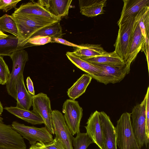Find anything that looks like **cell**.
Returning <instances> with one entry per match:
<instances>
[{
	"label": "cell",
	"mask_w": 149,
	"mask_h": 149,
	"mask_svg": "<svg viewBox=\"0 0 149 149\" xmlns=\"http://www.w3.org/2000/svg\"><path fill=\"white\" fill-rule=\"evenodd\" d=\"M18 31V46H26L29 39L40 29L58 22L45 17L28 14L12 13Z\"/></svg>",
	"instance_id": "obj_1"
},
{
	"label": "cell",
	"mask_w": 149,
	"mask_h": 149,
	"mask_svg": "<svg viewBox=\"0 0 149 149\" xmlns=\"http://www.w3.org/2000/svg\"><path fill=\"white\" fill-rule=\"evenodd\" d=\"M131 113H123L115 128L117 145L120 149H141L137 143L132 126Z\"/></svg>",
	"instance_id": "obj_2"
},
{
	"label": "cell",
	"mask_w": 149,
	"mask_h": 149,
	"mask_svg": "<svg viewBox=\"0 0 149 149\" xmlns=\"http://www.w3.org/2000/svg\"><path fill=\"white\" fill-rule=\"evenodd\" d=\"M92 64L101 70L100 73L93 76L92 78L105 85L120 82L130 70L131 65L125 63L116 65Z\"/></svg>",
	"instance_id": "obj_3"
},
{
	"label": "cell",
	"mask_w": 149,
	"mask_h": 149,
	"mask_svg": "<svg viewBox=\"0 0 149 149\" xmlns=\"http://www.w3.org/2000/svg\"><path fill=\"white\" fill-rule=\"evenodd\" d=\"M10 57L12 61L13 68L9 80L6 84V88L8 94L16 100L17 81L20 77L23 74L29 56L27 52L22 49L15 51Z\"/></svg>",
	"instance_id": "obj_4"
},
{
	"label": "cell",
	"mask_w": 149,
	"mask_h": 149,
	"mask_svg": "<svg viewBox=\"0 0 149 149\" xmlns=\"http://www.w3.org/2000/svg\"><path fill=\"white\" fill-rule=\"evenodd\" d=\"M11 126L23 138L27 140L31 145L37 142L47 144L54 139L52 134L45 127L38 128L29 126L16 121H13Z\"/></svg>",
	"instance_id": "obj_5"
},
{
	"label": "cell",
	"mask_w": 149,
	"mask_h": 149,
	"mask_svg": "<svg viewBox=\"0 0 149 149\" xmlns=\"http://www.w3.org/2000/svg\"><path fill=\"white\" fill-rule=\"evenodd\" d=\"M136 17L118 25L119 29L114 45L115 48L114 51L125 63L127 59L129 45L136 21Z\"/></svg>",
	"instance_id": "obj_6"
},
{
	"label": "cell",
	"mask_w": 149,
	"mask_h": 149,
	"mask_svg": "<svg viewBox=\"0 0 149 149\" xmlns=\"http://www.w3.org/2000/svg\"><path fill=\"white\" fill-rule=\"evenodd\" d=\"M146 97L139 104L132 109L131 117L132 126L135 139L139 147H143L146 141Z\"/></svg>",
	"instance_id": "obj_7"
},
{
	"label": "cell",
	"mask_w": 149,
	"mask_h": 149,
	"mask_svg": "<svg viewBox=\"0 0 149 149\" xmlns=\"http://www.w3.org/2000/svg\"><path fill=\"white\" fill-rule=\"evenodd\" d=\"M62 111L66 123L72 136L80 132L83 109L78 101L68 99L64 102Z\"/></svg>",
	"instance_id": "obj_8"
},
{
	"label": "cell",
	"mask_w": 149,
	"mask_h": 149,
	"mask_svg": "<svg viewBox=\"0 0 149 149\" xmlns=\"http://www.w3.org/2000/svg\"><path fill=\"white\" fill-rule=\"evenodd\" d=\"M52 120L55 138L60 141L65 149H73L72 145L73 137L61 112L56 110L52 111Z\"/></svg>",
	"instance_id": "obj_9"
},
{
	"label": "cell",
	"mask_w": 149,
	"mask_h": 149,
	"mask_svg": "<svg viewBox=\"0 0 149 149\" xmlns=\"http://www.w3.org/2000/svg\"><path fill=\"white\" fill-rule=\"evenodd\" d=\"M33 111L39 115L44 122L45 127L52 134H54L52 120L50 100L47 94L40 93L32 96Z\"/></svg>",
	"instance_id": "obj_10"
},
{
	"label": "cell",
	"mask_w": 149,
	"mask_h": 149,
	"mask_svg": "<svg viewBox=\"0 0 149 149\" xmlns=\"http://www.w3.org/2000/svg\"><path fill=\"white\" fill-rule=\"evenodd\" d=\"M0 148L26 149L24 138L11 125L0 122Z\"/></svg>",
	"instance_id": "obj_11"
},
{
	"label": "cell",
	"mask_w": 149,
	"mask_h": 149,
	"mask_svg": "<svg viewBox=\"0 0 149 149\" xmlns=\"http://www.w3.org/2000/svg\"><path fill=\"white\" fill-rule=\"evenodd\" d=\"M99 118L102 136L101 149H117L115 128L109 117L104 112L101 111Z\"/></svg>",
	"instance_id": "obj_12"
},
{
	"label": "cell",
	"mask_w": 149,
	"mask_h": 149,
	"mask_svg": "<svg viewBox=\"0 0 149 149\" xmlns=\"http://www.w3.org/2000/svg\"><path fill=\"white\" fill-rule=\"evenodd\" d=\"M99 112L96 111L90 115L85 126L86 133L95 143L101 149L102 145V136L99 120Z\"/></svg>",
	"instance_id": "obj_13"
},
{
	"label": "cell",
	"mask_w": 149,
	"mask_h": 149,
	"mask_svg": "<svg viewBox=\"0 0 149 149\" xmlns=\"http://www.w3.org/2000/svg\"><path fill=\"white\" fill-rule=\"evenodd\" d=\"M143 35L137 22L135 21L129 45L127 58L125 63L131 65L140 50L144 42Z\"/></svg>",
	"instance_id": "obj_14"
},
{
	"label": "cell",
	"mask_w": 149,
	"mask_h": 149,
	"mask_svg": "<svg viewBox=\"0 0 149 149\" xmlns=\"http://www.w3.org/2000/svg\"><path fill=\"white\" fill-rule=\"evenodd\" d=\"M120 17L117 22L121 23L135 17L143 7L149 5V0H124Z\"/></svg>",
	"instance_id": "obj_15"
},
{
	"label": "cell",
	"mask_w": 149,
	"mask_h": 149,
	"mask_svg": "<svg viewBox=\"0 0 149 149\" xmlns=\"http://www.w3.org/2000/svg\"><path fill=\"white\" fill-rule=\"evenodd\" d=\"M17 14H28L45 17L52 19L60 21L61 19L51 14L48 10L37 2L33 1L22 4L14 11Z\"/></svg>",
	"instance_id": "obj_16"
},
{
	"label": "cell",
	"mask_w": 149,
	"mask_h": 149,
	"mask_svg": "<svg viewBox=\"0 0 149 149\" xmlns=\"http://www.w3.org/2000/svg\"><path fill=\"white\" fill-rule=\"evenodd\" d=\"M106 1V0H79L80 12L82 15L88 17L103 14V8Z\"/></svg>",
	"instance_id": "obj_17"
},
{
	"label": "cell",
	"mask_w": 149,
	"mask_h": 149,
	"mask_svg": "<svg viewBox=\"0 0 149 149\" xmlns=\"http://www.w3.org/2000/svg\"><path fill=\"white\" fill-rule=\"evenodd\" d=\"M16 107L29 110L32 106V96L27 90L25 86L23 74L21 75L17 83Z\"/></svg>",
	"instance_id": "obj_18"
},
{
	"label": "cell",
	"mask_w": 149,
	"mask_h": 149,
	"mask_svg": "<svg viewBox=\"0 0 149 149\" xmlns=\"http://www.w3.org/2000/svg\"><path fill=\"white\" fill-rule=\"evenodd\" d=\"M4 109L17 117L31 124L40 125L44 123L41 117L33 110H26L13 106L6 107Z\"/></svg>",
	"instance_id": "obj_19"
},
{
	"label": "cell",
	"mask_w": 149,
	"mask_h": 149,
	"mask_svg": "<svg viewBox=\"0 0 149 149\" xmlns=\"http://www.w3.org/2000/svg\"><path fill=\"white\" fill-rule=\"evenodd\" d=\"M92 77L88 74H83L72 86L68 89L67 95L70 99L75 100L83 94L91 82Z\"/></svg>",
	"instance_id": "obj_20"
},
{
	"label": "cell",
	"mask_w": 149,
	"mask_h": 149,
	"mask_svg": "<svg viewBox=\"0 0 149 149\" xmlns=\"http://www.w3.org/2000/svg\"><path fill=\"white\" fill-rule=\"evenodd\" d=\"M66 55L72 63L91 77L98 74L101 72V70L99 68L81 58L73 52H68Z\"/></svg>",
	"instance_id": "obj_21"
},
{
	"label": "cell",
	"mask_w": 149,
	"mask_h": 149,
	"mask_svg": "<svg viewBox=\"0 0 149 149\" xmlns=\"http://www.w3.org/2000/svg\"><path fill=\"white\" fill-rule=\"evenodd\" d=\"M72 0H49L47 9L52 15L61 19L68 15Z\"/></svg>",
	"instance_id": "obj_22"
},
{
	"label": "cell",
	"mask_w": 149,
	"mask_h": 149,
	"mask_svg": "<svg viewBox=\"0 0 149 149\" xmlns=\"http://www.w3.org/2000/svg\"><path fill=\"white\" fill-rule=\"evenodd\" d=\"M91 63L105 65H116L125 63L123 60L114 51L106 52L104 54L83 59Z\"/></svg>",
	"instance_id": "obj_23"
},
{
	"label": "cell",
	"mask_w": 149,
	"mask_h": 149,
	"mask_svg": "<svg viewBox=\"0 0 149 149\" xmlns=\"http://www.w3.org/2000/svg\"><path fill=\"white\" fill-rule=\"evenodd\" d=\"M81 45V47L77 48L73 52L82 59L102 55L107 52L100 45L86 44Z\"/></svg>",
	"instance_id": "obj_24"
},
{
	"label": "cell",
	"mask_w": 149,
	"mask_h": 149,
	"mask_svg": "<svg viewBox=\"0 0 149 149\" xmlns=\"http://www.w3.org/2000/svg\"><path fill=\"white\" fill-rule=\"evenodd\" d=\"M26 46H18L17 37L12 35H8L5 38L0 39V56H10L15 51L23 49Z\"/></svg>",
	"instance_id": "obj_25"
},
{
	"label": "cell",
	"mask_w": 149,
	"mask_h": 149,
	"mask_svg": "<svg viewBox=\"0 0 149 149\" xmlns=\"http://www.w3.org/2000/svg\"><path fill=\"white\" fill-rule=\"evenodd\" d=\"M136 21L138 24L144 38L149 37V5L143 7L138 12L136 17Z\"/></svg>",
	"instance_id": "obj_26"
},
{
	"label": "cell",
	"mask_w": 149,
	"mask_h": 149,
	"mask_svg": "<svg viewBox=\"0 0 149 149\" xmlns=\"http://www.w3.org/2000/svg\"><path fill=\"white\" fill-rule=\"evenodd\" d=\"M62 35V28L60 24V21H59L54 24L40 29L33 34L31 37L41 36H49L52 38H61Z\"/></svg>",
	"instance_id": "obj_27"
},
{
	"label": "cell",
	"mask_w": 149,
	"mask_h": 149,
	"mask_svg": "<svg viewBox=\"0 0 149 149\" xmlns=\"http://www.w3.org/2000/svg\"><path fill=\"white\" fill-rule=\"evenodd\" d=\"M0 31L10 33L17 38L16 25L11 15L5 14L0 17Z\"/></svg>",
	"instance_id": "obj_28"
},
{
	"label": "cell",
	"mask_w": 149,
	"mask_h": 149,
	"mask_svg": "<svg viewBox=\"0 0 149 149\" xmlns=\"http://www.w3.org/2000/svg\"><path fill=\"white\" fill-rule=\"evenodd\" d=\"M76 136L73 138L72 145L74 149H86L93 141L86 133H77Z\"/></svg>",
	"instance_id": "obj_29"
},
{
	"label": "cell",
	"mask_w": 149,
	"mask_h": 149,
	"mask_svg": "<svg viewBox=\"0 0 149 149\" xmlns=\"http://www.w3.org/2000/svg\"><path fill=\"white\" fill-rule=\"evenodd\" d=\"M10 75L8 67L1 56H0V84L7 83Z\"/></svg>",
	"instance_id": "obj_30"
},
{
	"label": "cell",
	"mask_w": 149,
	"mask_h": 149,
	"mask_svg": "<svg viewBox=\"0 0 149 149\" xmlns=\"http://www.w3.org/2000/svg\"><path fill=\"white\" fill-rule=\"evenodd\" d=\"M35 145L41 149H65L60 141L55 138L48 143L45 144L37 142Z\"/></svg>",
	"instance_id": "obj_31"
},
{
	"label": "cell",
	"mask_w": 149,
	"mask_h": 149,
	"mask_svg": "<svg viewBox=\"0 0 149 149\" xmlns=\"http://www.w3.org/2000/svg\"><path fill=\"white\" fill-rule=\"evenodd\" d=\"M145 111L146 115V141L145 145L147 147L149 139V87H148L145 95Z\"/></svg>",
	"instance_id": "obj_32"
},
{
	"label": "cell",
	"mask_w": 149,
	"mask_h": 149,
	"mask_svg": "<svg viewBox=\"0 0 149 149\" xmlns=\"http://www.w3.org/2000/svg\"><path fill=\"white\" fill-rule=\"evenodd\" d=\"M52 40L50 37L37 36L30 38L28 43L35 45H44L51 42Z\"/></svg>",
	"instance_id": "obj_33"
},
{
	"label": "cell",
	"mask_w": 149,
	"mask_h": 149,
	"mask_svg": "<svg viewBox=\"0 0 149 149\" xmlns=\"http://www.w3.org/2000/svg\"><path fill=\"white\" fill-rule=\"evenodd\" d=\"M21 1V0H0V10L7 12L9 10L15 8L17 3Z\"/></svg>",
	"instance_id": "obj_34"
},
{
	"label": "cell",
	"mask_w": 149,
	"mask_h": 149,
	"mask_svg": "<svg viewBox=\"0 0 149 149\" xmlns=\"http://www.w3.org/2000/svg\"><path fill=\"white\" fill-rule=\"evenodd\" d=\"M51 42H57L69 46L76 47L77 48L81 47V45H78L71 43L61 38H52Z\"/></svg>",
	"instance_id": "obj_35"
},
{
	"label": "cell",
	"mask_w": 149,
	"mask_h": 149,
	"mask_svg": "<svg viewBox=\"0 0 149 149\" xmlns=\"http://www.w3.org/2000/svg\"><path fill=\"white\" fill-rule=\"evenodd\" d=\"M141 50L145 53L147 61L148 70H149V37L145 38L144 42Z\"/></svg>",
	"instance_id": "obj_36"
},
{
	"label": "cell",
	"mask_w": 149,
	"mask_h": 149,
	"mask_svg": "<svg viewBox=\"0 0 149 149\" xmlns=\"http://www.w3.org/2000/svg\"><path fill=\"white\" fill-rule=\"evenodd\" d=\"M26 82L28 92L32 96L34 95L35 93L33 82L29 77H27Z\"/></svg>",
	"instance_id": "obj_37"
},
{
	"label": "cell",
	"mask_w": 149,
	"mask_h": 149,
	"mask_svg": "<svg viewBox=\"0 0 149 149\" xmlns=\"http://www.w3.org/2000/svg\"><path fill=\"white\" fill-rule=\"evenodd\" d=\"M49 0H40L38 1L37 2L47 9L49 6Z\"/></svg>",
	"instance_id": "obj_38"
},
{
	"label": "cell",
	"mask_w": 149,
	"mask_h": 149,
	"mask_svg": "<svg viewBox=\"0 0 149 149\" xmlns=\"http://www.w3.org/2000/svg\"><path fill=\"white\" fill-rule=\"evenodd\" d=\"M3 107L2 103L0 101V122H2L3 118L1 117L3 111Z\"/></svg>",
	"instance_id": "obj_39"
},
{
	"label": "cell",
	"mask_w": 149,
	"mask_h": 149,
	"mask_svg": "<svg viewBox=\"0 0 149 149\" xmlns=\"http://www.w3.org/2000/svg\"><path fill=\"white\" fill-rule=\"evenodd\" d=\"M8 35H7L0 31V39L6 38L7 37Z\"/></svg>",
	"instance_id": "obj_40"
},
{
	"label": "cell",
	"mask_w": 149,
	"mask_h": 149,
	"mask_svg": "<svg viewBox=\"0 0 149 149\" xmlns=\"http://www.w3.org/2000/svg\"><path fill=\"white\" fill-rule=\"evenodd\" d=\"M28 149H41L35 144L34 145H31V147Z\"/></svg>",
	"instance_id": "obj_41"
},
{
	"label": "cell",
	"mask_w": 149,
	"mask_h": 149,
	"mask_svg": "<svg viewBox=\"0 0 149 149\" xmlns=\"http://www.w3.org/2000/svg\"><path fill=\"white\" fill-rule=\"evenodd\" d=\"M0 149H3V148H0Z\"/></svg>",
	"instance_id": "obj_42"
}]
</instances>
